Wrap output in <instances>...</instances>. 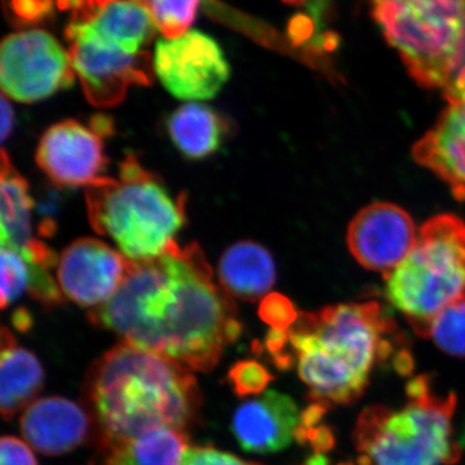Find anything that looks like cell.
Masks as SVG:
<instances>
[{"label":"cell","mask_w":465,"mask_h":465,"mask_svg":"<svg viewBox=\"0 0 465 465\" xmlns=\"http://www.w3.org/2000/svg\"><path fill=\"white\" fill-rule=\"evenodd\" d=\"M84 400L96 424V451L158 428L186 430L202 403L192 370L127 342L94 361Z\"/></svg>","instance_id":"2"},{"label":"cell","mask_w":465,"mask_h":465,"mask_svg":"<svg viewBox=\"0 0 465 465\" xmlns=\"http://www.w3.org/2000/svg\"><path fill=\"white\" fill-rule=\"evenodd\" d=\"M85 202L94 231L112 238L131 262L163 256L185 224V195L173 197L134 155L121 164L118 179L101 177L87 186Z\"/></svg>","instance_id":"4"},{"label":"cell","mask_w":465,"mask_h":465,"mask_svg":"<svg viewBox=\"0 0 465 465\" xmlns=\"http://www.w3.org/2000/svg\"><path fill=\"white\" fill-rule=\"evenodd\" d=\"M189 450L186 430L158 428L112 448L97 450L103 465H182Z\"/></svg>","instance_id":"21"},{"label":"cell","mask_w":465,"mask_h":465,"mask_svg":"<svg viewBox=\"0 0 465 465\" xmlns=\"http://www.w3.org/2000/svg\"><path fill=\"white\" fill-rule=\"evenodd\" d=\"M110 134L92 119L91 127L74 119L52 125L36 149V163L58 186H90L108 166L103 136Z\"/></svg>","instance_id":"11"},{"label":"cell","mask_w":465,"mask_h":465,"mask_svg":"<svg viewBox=\"0 0 465 465\" xmlns=\"http://www.w3.org/2000/svg\"><path fill=\"white\" fill-rule=\"evenodd\" d=\"M20 430L35 451L60 457L87 443L96 433V424L87 407L63 397H45L24 411Z\"/></svg>","instance_id":"14"},{"label":"cell","mask_w":465,"mask_h":465,"mask_svg":"<svg viewBox=\"0 0 465 465\" xmlns=\"http://www.w3.org/2000/svg\"><path fill=\"white\" fill-rule=\"evenodd\" d=\"M182 465H262L243 460L229 452L220 451L213 446L189 448Z\"/></svg>","instance_id":"30"},{"label":"cell","mask_w":465,"mask_h":465,"mask_svg":"<svg viewBox=\"0 0 465 465\" xmlns=\"http://www.w3.org/2000/svg\"><path fill=\"white\" fill-rule=\"evenodd\" d=\"M308 443H311L314 451L324 454L335 448L336 440L331 428L327 425H318L316 428L308 430Z\"/></svg>","instance_id":"32"},{"label":"cell","mask_w":465,"mask_h":465,"mask_svg":"<svg viewBox=\"0 0 465 465\" xmlns=\"http://www.w3.org/2000/svg\"><path fill=\"white\" fill-rule=\"evenodd\" d=\"M282 2L290 5H305V3L308 2V0H282Z\"/></svg>","instance_id":"41"},{"label":"cell","mask_w":465,"mask_h":465,"mask_svg":"<svg viewBox=\"0 0 465 465\" xmlns=\"http://www.w3.org/2000/svg\"><path fill=\"white\" fill-rule=\"evenodd\" d=\"M339 465H354L353 463H341Z\"/></svg>","instance_id":"42"},{"label":"cell","mask_w":465,"mask_h":465,"mask_svg":"<svg viewBox=\"0 0 465 465\" xmlns=\"http://www.w3.org/2000/svg\"><path fill=\"white\" fill-rule=\"evenodd\" d=\"M220 286L232 299L255 302L275 282V265L268 250L255 242H238L219 262Z\"/></svg>","instance_id":"20"},{"label":"cell","mask_w":465,"mask_h":465,"mask_svg":"<svg viewBox=\"0 0 465 465\" xmlns=\"http://www.w3.org/2000/svg\"><path fill=\"white\" fill-rule=\"evenodd\" d=\"M330 407L321 402H313L311 405L305 407L302 412H300V424L307 430L316 428L317 425H321L323 416L326 415L327 410Z\"/></svg>","instance_id":"34"},{"label":"cell","mask_w":465,"mask_h":465,"mask_svg":"<svg viewBox=\"0 0 465 465\" xmlns=\"http://www.w3.org/2000/svg\"><path fill=\"white\" fill-rule=\"evenodd\" d=\"M428 338L450 356L465 357V304L445 309L434 318Z\"/></svg>","instance_id":"25"},{"label":"cell","mask_w":465,"mask_h":465,"mask_svg":"<svg viewBox=\"0 0 465 465\" xmlns=\"http://www.w3.org/2000/svg\"><path fill=\"white\" fill-rule=\"evenodd\" d=\"M157 30L166 39H177L194 23L201 0H142Z\"/></svg>","instance_id":"24"},{"label":"cell","mask_w":465,"mask_h":465,"mask_svg":"<svg viewBox=\"0 0 465 465\" xmlns=\"http://www.w3.org/2000/svg\"><path fill=\"white\" fill-rule=\"evenodd\" d=\"M54 0H11L9 9L12 16L21 25H34L45 23L54 11Z\"/></svg>","instance_id":"28"},{"label":"cell","mask_w":465,"mask_h":465,"mask_svg":"<svg viewBox=\"0 0 465 465\" xmlns=\"http://www.w3.org/2000/svg\"><path fill=\"white\" fill-rule=\"evenodd\" d=\"M0 409L5 420L26 410L45 385V370L38 358L18 348L16 338L3 327L0 336Z\"/></svg>","instance_id":"19"},{"label":"cell","mask_w":465,"mask_h":465,"mask_svg":"<svg viewBox=\"0 0 465 465\" xmlns=\"http://www.w3.org/2000/svg\"><path fill=\"white\" fill-rule=\"evenodd\" d=\"M128 262L104 242L81 238L69 244L58 259V286L76 304L99 308L121 287Z\"/></svg>","instance_id":"13"},{"label":"cell","mask_w":465,"mask_h":465,"mask_svg":"<svg viewBox=\"0 0 465 465\" xmlns=\"http://www.w3.org/2000/svg\"><path fill=\"white\" fill-rule=\"evenodd\" d=\"M2 201H0V241L2 247L17 251L24 258L51 269L58 259L54 251L34 237L33 200L29 183L12 166L7 153L2 152Z\"/></svg>","instance_id":"17"},{"label":"cell","mask_w":465,"mask_h":465,"mask_svg":"<svg viewBox=\"0 0 465 465\" xmlns=\"http://www.w3.org/2000/svg\"><path fill=\"white\" fill-rule=\"evenodd\" d=\"M70 24L84 26L100 41L133 54L142 52L157 32L142 0H85Z\"/></svg>","instance_id":"16"},{"label":"cell","mask_w":465,"mask_h":465,"mask_svg":"<svg viewBox=\"0 0 465 465\" xmlns=\"http://www.w3.org/2000/svg\"><path fill=\"white\" fill-rule=\"evenodd\" d=\"M287 344H290L289 331L282 330H273L266 333L265 349L271 353L272 358L281 356L286 353Z\"/></svg>","instance_id":"33"},{"label":"cell","mask_w":465,"mask_h":465,"mask_svg":"<svg viewBox=\"0 0 465 465\" xmlns=\"http://www.w3.org/2000/svg\"><path fill=\"white\" fill-rule=\"evenodd\" d=\"M2 296L0 302L5 309L27 292L45 307L63 304L64 295L54 282L50 269L29 262L17 251L2 247Z\"/></svg>","instance_id":"23"},{"label":"cell","mask_w":465,"mask_h":465,"mask_svg":"<svg viewBox=\"0 0 465 465\" xmlns=\"http://www.w3.org/2000/svg\"><path fill=\"white\" fill-rule=\"evenodd\" d=\"M304 465H330V459L322 452H314L312 457L307 459Z\"/></svg>","instance_id":"40"},{"label":"cell","mask_w":465,"mask_h":465,"mask_svg":"<svg viewBox=\"0 0 465 465\" xmlns=\"http://www.w3.org/2000/svg\"><path fill=\"white\" fill-rule=\"evenodd\" d=\"M347 240L351 255L361 265L388 275L411 252L418 232L405 210L378 202L354 216Z\"/></svg>","instance_id":"12"},{"label":"cell","mask_w":465,"mask_h":465,"mask_svg":"<svg viewBox=\"0 0 465 465\" xmlns=\"http://www.w3.org/2000/svg\"><path fill=\"white\" fill-rule=\"evenodd\" d=\"M167 130L176 148L185 157L206 158L222 145L226 124L215 110L204 104L189 103L174 110Z\"/></svg>","instance_id":"22"},{"label":"cell","mask_w":465,"mask_h":465,"mask_svg":"<svg viewBox=\"0 0 465 465\" xmlns=\"http://www.w3.org/2000/svg\"><path fill=\"white\" fill-rule=\"evenodd\" d=\"M14 127V110L5 94H2V140L5 142Z\"/></svg>","instance_id":"37"},{"label":"cell","mask_w":465,"mask_h":465,"mask_svg":"<svg viewBox=\"0 0 465 465\" xmlns=\"http://www.w3.org/2000/svg\"><path fill=\"white\" fill-rule=\"evenodd\" d=\"M442 90L443 96L449 101V104L465 100V11L458 52L455 54L448 82H446Z\"/></svg>","instance_id":"29"},{"label":"cell","mask_w":465,"mask_h":465,"mask_svg":"<svg viewBox=\"0 0 465 465\" xmlns=\"http://www.w3.org/2000/svg\"><path fill=\"white\" fill-rule=\"evenodd\" d=\"M391 366H393L394 371L401 376H410L414 372L415 361L411 351L409 349H401L396 351V354L391 360Z\"/></svg>","instance_id":"36"},{"label":"cell","mask_w":465,"mask_h":465,"mask_svg":"<svg viewBox=\"0 0 465 465\" xmlns=\"http://www.w3.org/2000/svg\"><path fill=\"white\" fill-rule=\"evenodd\" d=\"M92 323L122 342L208 372L225 347L238 341L242 324L231 295L213 281L197 243L148 262H128L127 274L106 304L92 309Z\"/></svg>","instance_id":"1"},{"label":"cell","mask_w":465,"mask_h":465,"mask_svg":"<svg viewBox=\"0 0 465 465\" xmlns=\"http://www.w3.org/2000/svg\"><path fill=\"white\" fill-rule=\"evenodd\" d=\"M0 465H38L32 450L16 437L5 436L0 442Z\"/></svg>","instance_id":"31"},{"label":"cell","mask_w":465,"mask_h":465,"mask_svg":"<svg viewBox=\"0 0 465 465\" xmlns=\"http://www.w3.org/2000/svg\"><path fill=\"white\" fill-rule=\"evenodd\" d=\"M458 397L430 391L403 409L369 406L358 416L354 446L374 465H452L463 450L452 439Z\"/></svg>","instance_id":"6"},{"label":"cell","mask_w":465,"mask_h":465,"mask_svg":"<svg viewBox=\"0 0 465 465\" xmlns=\"http://www.w3.org/2000/svg\"><path fill=\"white\" fill-rule=\"evenodd\" d=\"M274 379L262 363L251 360L240 361L228 372V381L238 397L262 393Z\"/></svg>","instance_id":"26"},{"label":"cell","mask_w":465,"mask_h":465,"mask_svg":"<svg viewBox=\"0 0 465 465\" xmlns=\"http://www.w3.org/2000/svg\"><path fill=\"white\" fill-rule=\"evenodd\" d=\"M14 324L18 331L25 332L30 329V327H32V316L27 313L25 309H21V311L15 313Z\"/></svg>","instance_id":"38"},{"label":"cell","mask_w":465,"mask_h":465,"mask_svg":"<svg viewBox=\"0 0 465 465\" xmlns=\"http://www.w3.org/2000/svg\"><path fill=\"white\" fill-rule=\"evenodd\" d=\"M415 161L430 168L465 202V100L451 103L412 150Z\"/></svg>","instance_id":"18"},{"label":"cell","mask_w":465,"mask_h":465,"mask_svg":"<svg viewBox=\"0 0 465 465\" xmlns=\"http://www.w3.org/2000/svg\"><path fill=\"white\" fill-rule=\"evenodd\" d=\"M299 423L295 401L280 391H268L235 410L231 430L244 451L275 454L292 443Z\"/></svg>","instance_id":"15"},{"label":"cell","mask_w":465,"mask_h":465,"mask_svg":"<svg viewBox=\"0 0 465 465\" xmlns=\"http://www.w3.org/2000/svg\"><path fill=\"white\" fill-rule=\"evenodd\" d=\"M74 79L69 52L51 34L27 30L3 39L0 82L9 99L38 103L72 87Z\"/></svg>","instance_id":"8"},{"label":"cell","mask_w":465,"mask_h":465,"mask_svg":"<svg viewBox=\"0 0 465 465\" xmlns=\"http://www.w3.org/2000/svg\"><path fill=\"white\" fill-rule=\"evenodd\" d=\"M154 72L174 97L197 101L213 99L228 82L231 67L215 39L192 30L158 41Z\"/></svg>","instance_id":"10"},{"label":"cell","mask_w":465,"mask_h":465,"mask_svg":"<svg viewBox=\"0 0 465 465\" xmlns=\"http://www.w3.org/2000/svg\"><path fill=\"white\" fill-rule=\"evenodd\" d=\"M69 56L75 75L81 81L85 99L96 108H113L124 100L133 85L153 82L152 57L113 47L100 41L90 30L69 24L65 30Z\"/></svg>","instance_id":"9"},{"label":"cell","mask_w":465,"mask_h":465,"mask_svg":"<svg viewBox=\"0 0 465 465\" xmlns=\"http://www.w3.org/2000/svg\"><path fill=\"white\" fill-rule=\"evenodd\" d=\"M406 394L409 400L420 399L432 391V379L430 375H419L406 384Z\"/></svg>","instance_id":"35"},{"label":"cell","mask_w":465,"mask_h":465,"mask_svg":"<svg viewBox=\"0 0 465 465\" xmlns=\"http://www.w3.org/2000/svg\"><path fill=\"white\" fill-rule=\"evenodd\" d=\"M396 332V323L378 302L300 312L289 339L308 399L329 407L360 400L378 362L379 345Z\"/></svg>","instance_id":"3"},{"label":"cell","mask_w":465,"mask_h":465,"mask_svg":"<svg viewBox=\"0 0 465 465\" xmlns=\"http://www.w3.org/2000/svg\"><path fill=\"white\" fill-rule=\"evenodd\" d=\"M54 2L60 11H70V14L73 15L82 8L85 0H54Z\"/></svg>","instance_id":"39"},{"label":"cell","mask_w":465,"mask_h":465,"mask_svg":"<svg viewBox=\"0 0 465 465\" xmlns=\"http://www.w3.org/2000/svg\"><path fill=\"white\" fill-rule=\"evenodd\" d=\"M385 296L405 314L414 331L428 338L445 309L465 304V223L454 215L428 220L411 252L385 275Z\"/></svg>","instance_id":"5"},{"label":"cell","mask_w":465,"mask_h":465,"mask_svg":"<svg viewBox=\"0 0 465 465\" xmlns=\"http://www.w3.org/2000/svg\"><path fill=\"white\" fill-rule=\"evenodd\" d=\"M385 41L425 88L448 82L463 29L465 0H367Z\"/></svg>","instance_id":"7"},{"label":"cell","mask_w":465,"mask_h":465,"mask_svg":"<svg viewBox=\"0 0 465 465\" xmlns=\"http://www.w3.org/2000/svg\"><path fill=\"white\" fill-rule=\"evenodd\" d=\"M259 316L272 329L289 331L298 321L299 313L289 299L280 293H271L260 304Z\"/></svg>","instance_id":"27"}]
</instances>
